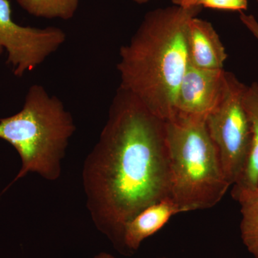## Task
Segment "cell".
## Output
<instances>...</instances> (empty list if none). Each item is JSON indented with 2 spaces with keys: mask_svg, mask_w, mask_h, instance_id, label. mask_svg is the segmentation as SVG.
Wrapping results in <instances>:
<instances>
[{
  "mask_svg": "<svg viewBox=\"0 0 258 258\" xmlns=\"http://www.w3.org/2000/svg\"><path fill=\"white\" fill-rule=\"evenodd\" d=\"M86 207L97 230L125 255V225L171 198L166 121L119 87L82 171Z\"/></svg>",
  "mask_w": 258,
  "mask_h": 258,
  "instance_id": "cell-1",
  "label": "cell"
},
{
  "mask_svg": "<svg viewBox=\"0 0 258 258\" xmlns=\"http://www.w3.org/2000/svg\"><path fill=\"white\" fill-rule=\"evenodd\" d=\"M201 10L173 5L149 12L120 49V87L165 121L175 116L176 94L189 64L188 25Z\"/></svg>",
  "mask_w": 258,
  "mask_h": 258,
  "instance_id": "cell-2",
  "label": "cell"
},
{
  "mask_svg": "<svg viewBox=\"0 0 258 258\" xmlns=\"http://www.w3.org/2000/svg\"><path fill=\"white\" fill-rule=\"evenodd\" d=\"M76 130L72 115L57 97L50 96L40 85L30 86L22 109L0 119V139L13 146L21 160L12 184L30 173L47 181L58 179Z\"/></svg>",
  "mask_w": 258,
  "mask_h": 258,
  "instance_id": "cell-3",
  "label": "cell"
},
{
  "mask_svg": "<svg viewBox=\"0 0 258 258\" xmlns=\"http://www.w3.org/2000/svg\"><path fill=\"white\" fill-rule=\"evenodd\" d=\"M171 198L181 213L217 205L231 186L205 118L177 115L166 121Z\"/></svg>",
  "mask_w": 258,
  "mask_h": 258,
  "instance_id": "cell-4",
  "label": "cell"
},
{
  "mask_svg": "<svg viewBox=\"0 0 258 258\" xmlns=\"http://www.w3.org/2000/svg\"><path fill=\"white\" fill-rule=\"evenodd\" d=\"M246 88L235 75L227 72L223 96L206 119L209 134L231 186L244 170L252 142L250 120L244 104Z\"/></svg>",
  "mask_w": 258,
  "mask_h": 258,
  "instance_id": "cell-5",
  "label": "cell"
},
{
  "mask_svg": "<svg viewBox=\"0 0 258 258\" xmlns=\"http://www.w3.org/2000/svg\"><path fill=\"white\" fill-rule=\"evenodd\" d=\"M66 40L62 29L22 26L12 17L9 0H0V56L8 53L7 64L17 77L33 71Z\"/></svg>",
  "mask_w": 258,
  "mask_h": 258,
  "instance_id": "cell-6",
  "label": "cell"
},
{
  "mask_svg": "<svg viewBox=\"0 0 258 258\" xmlns=\"http://www.w3.org/2000/svg\"><path fill=\"white\" fill-rule=\"evenodd\" d=\"M225 70H204L188 66L175 101V116L207 119L221 101L226 86Z\"/></svg>",
  "mask_w": 258,
  "mask_h": 258,
  "instance_id": "cell-7",
  "label": "cell"
},
{
  "mask_svg": "<svg viewBox=\"0 0 258 258\" xmlns=\"http://www.w3.org/2000/svg\"><path fill=\"white\" fill-rule=\"evenodd\" d=\"M190 66L204 70H223L227 58L225 47L210 22L194 17L186 34Z\"/></svg>",
  "mask_w": 258,
  "mask_h": 258,
  "instance_id": "cell-8",
  "label": "cell"
},
{
  "mask_svg": "<svg viewBox=\"0 0 258 258\" xmlns=\"http://www.w3.org/2000/svg\"><path fill=\"white\" fill-rule=\"evenodd\" d=\"M181 213L172 199L167 198L150 205L136 215L125 225L123 230L125 256L138 250L144 240L162 228L171 217Z\"/></svg>",
  "mask_w": 258,
  "mask_h": 258,
  "instance_id": "cell-9",
  "label": "cell"
},
{
  "mask_svg": "<svg viewBox=\"0 0 258 258\" xmlns=\"http://www.w3.org/2000/svg\"><path fill=\"white\" fill-rule=\"evenodd\" d=\"M244 104L250 120L252 142L248 159L243 171L232 185V196L239 202L258 189V83L247 86Z\"/></svg>",
  "mask_w": 258,
  "mask_h": 258,
  "instance_id": "cell-10",
  "label": "cell"
},
{
  "mask_svg": "<svg viewBox=\"0 0 258 258\" xmlns=\"http://www.w3.org/2000/svg\"><path fill=\"white\" fill-rule=\"evenodd\" d=\"M241 237L247 250L258 258V189L241 199Z\"/></svg>",
  "mask_w": 258,
  "mask_h": 258,
  "instance_id": "cell-11",
  "label": "cell"
},
{
  "mask_svg": "<svg viewBox=\"0 0 258 258\" xmlns=\"http://www.w3.org/2000/svg\"><path fill=\"white\" fill-rule=\"evenodd\" d=\"M29 14L47 19L73 18L79 6L80 0H16Z\"/></svg>",
  "mask_w": 258,
  "mask_h": 258,
  "instance_id": "cell-12",
  "label": "cell"
},
{
  "mask_svg": "<svg viewBox=\"0 0 258 258\" xmlns=\"http://www.w3.org/2000/svg\"><path fill=\"white\" fill-rule=\"evenodd\" d=\"M197 6L225 11L243 12L248 8V0H198Z\"/></svg>",
  "mask_w": 258,
  "mask_h": 258,
  "instance_id": "cell-13",
  "label": "cell"
},
{
  "mask_svg": "<svg viewBox=\"0 0 258 258\" xmlns=\"http://www.w3.org/2000/svg\"><path fill=\"white\" fill-rule=\"evenodd\" d=\"M240 19L242 23L258 41V21L255 17L252 15H247L244 12H240Z\"/></svg>",
  "mask_w": 258,
  "mask_h": 258,
  "instance_id": "cell-14",
  "label": "cell"
},
{
  "mask_svg": "<svg viewBox=\"0 0 258 258\" xmlns=\"http://www.w3.org/2000/svg\"><path fill=\"white\" fill-rule=\"evenodd\" d=\"M171 3L173 5L183 7V8H191V7L197 6L198 0H171Z\"/></svg>",
  "mask_w": 258,
  "mask_h": 258,
  "instance_id": "cell-15",
  "label": "cell"
},
{
  "mask_svg": "<svg viewBox=\"0 0 258 258\" xmlns=\"http://www.w3.org/2000/svg\"><path fill=\"white\" fill-rule=\"evenodd\" d=\"M92 258H115L113 254L106 252H101L95 254Z\"/></svg>",
  "mask_w": 258,
  "mask_h": 258,
  "instance_id": "cell-16",
  "label": "cell"
},
{
  "mask_svg": "<svg viewBox=\"0 0 258 258\" xmlns=\"http://www.w3.org/2000/svg\"><path fill=\"white\" fill-rule=\"evenodd\" d=\"M134 3H137V4L142 5L146 4V3H149V2L153 1V0H132Z\"/></svg>",
  "mask_w": 258,
  "mask_h": 258,
  "instance_id": "cell-17",
  "label": "cell"
},
{
  "mask_svg": "<svg viewBox=\"0 0 258 258\" xmlns=\"http://www.w3.org/2000/svg\"><path fill=\"white\" fill-rule=\"evenodd\" d=\"M256 2H257V3H258V0H256Z\"/></svg>",
  "mask_w": 258,
  "mask_h": 258,
  "instance_id": "cell-18",
  "label": "cell"
},
{
  "mask_svg": "<svg viewBox=\"0 0 258 258\" xmlns=\"http://www.w3.org/2000/svg\"></svg>",
  "mask_w": 258,
  "mask_h": 258,
  "instance_id": "cell-19",
  "label": "cell"
}]
</instances>
